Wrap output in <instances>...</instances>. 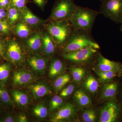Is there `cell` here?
I'll use <instances>...</instances> for the list:
<instances>
[{"label": "cell", "instance_id": "cell-20", "mask_svg": "<svg viewBox=\"0 0 122 122\" xmlns=\"http://www.w3.org/2000/svg\"><path fill=\"white\" fill-rule=\"evenodd\" d=\"M32 29L25 22L20 21L12 26V32L17 37L25 39L34 32Z\"/></svg>", "mask_w": 122, "mask_h": 122}, {"label": "cell", "instance_id": "cell-36", "mask_svg": "<svg viewBox=\"0 0 122 122\" xmlns=\"http://www.w3.org/2000/svg\"><path fill=\"white\" fill-rule=\"evenodd\" d=\"M5 38L0 39V57L5 61Z\"/></svg>", "mask_w": 122, "mask_h": 122}, {"label": "cell", "instance_id": "cell-42", "mask_svg": "<svg viewBox=\"0 0 122 122\" xmlns=\"http://www.w3.org/2000/svg\"><path fill=\"white\" fill-rule=\"evenodd\" d=\"M4 107L0 103V114H1L2 113Z\"/></svg>", "mask_w": 122, "mask_h": 122}, {"label": "cell", "instance_id": "cell-28", "mask_svg": "<svg viewBox=\"0 0 122 122\" xmlns=\"http://www.w3.org/2000/svg\"><path fill=\"white\" fill-rule=\"evenodd\" d=\"M70 70L74 80L77 83L82 81L86 76V71L81 67H73Z\"/></svg>", "mask_w": 122, "mask_h": 122}, {"label": "cell", "instance_id": "cell-3", "mask_svg": "<svg viewBox=\"0 0 122 122\" xmlns=\"http://www.w3.org/2000/svg\"><path fill=\"white\" fill-rule=\"evenodd\" d=\"M90 33L84 31L73 30L63 46V53L73 52L89 46H92L97 49H100V46L92 38Z\"/></svg>", "mask_w": 122, "mask_h": 122}, {"label": "cell", "instance_id": "cell-7", "mask_svg": "<svg viewBox=\"0 0 122 122\" xmlns=\"http://www.w3.org/2000/svg\"><path fill=\"white\" fill-rule=\"evenodd\" d=\"M99 14L117 24L122 21V0H103L102 1Z\"/></svg>", "mask_w": 122, "mask_h": 122}, {"label": "cell", "instance_id": "cell-27", "mask_svg": "<svg viewBox=\"0 0 122 122\" xmlns=\"http://www.w3.org/2000/svg\"><path fill=\"white\" fill-rule=\"evenodd\" d=\"M21 11L11 7H10L8 10L7 20L11 26H13L16 23L20 21Z\"/></svg>", "mask_w": 122, "mask_h": 122}, {"label": "cell", "instance_id": "cell-40", "mask_svg": "<svg viewBox=\"0 0 122 122\" xmlns=\"http://www.w3.org/2000/svg\"><path fill=\"white\" fill-rule=\"evenodd\" d=\"M17 122H28V119L26 115L24 114H20L17 116Z\"/></svg>", "mask_w": 122, "mask_h": 122}, {"label": "cell", "instance_id": "cell-37", "mask_svg": "<svg viewBox=\"0 0 122 122\" xmlns=\"http://www.w3.org/2000/svg\"><path fill=\"white\" fill-rule=\"evenodd\" d=\"M11 2V0H0V7L5 9H8Z\"/></svg>", "mask_w": 122, "mask_h": 122}, {"label": "cell", "instance_id": "cell-8", "mask_svg": "<svg viewBox=\"0 0 122 122\" xmlns=\"http://www.w3.org/2000/svg\"><path fill=\"white\" fill-rule=\"evenodd\" d=\"M98 50L89 46L73 52L63 53L61 55L63 58L73 63L85 64L89 62L96 56Z\"/></svg>", "mask_w": 122, "mask_h": 122}, {"label": "cell", "instance_id": "cell-22", "mask_svg": "<svg viewBox=\"0 0 122 122\" xmlns=\"http://www.w3.org/2000/svg\"><path fill=\"white\" fill-rule=\"evenodd\" d=\"M74 98L77 104L81 107H86L91 105V99L81 89L75 92Z\"/></svg>", "mask_w": 122, "mask_h": 122}, {"label": "cell", "instance_id": "cell-39", "mask_svg": "<svg viewBox=\"0 0 122 122\" xmlns=\"http://www.w3.org/2000/svg\"><path fill=\"white\" fill-rule=\"evenodd\" d=\"M33 1L35 4L41 9H44L45 5L48 2L47 0H33Z\"/></svg>", "mask_w": 122, "mask_h": 122}, {"label": "cell", "instance_id": "cell-41", "mask_svg": "<svg viewBox=\"0 0 122 122\" xmlns=\"http://www.w3.org/2000/svg\"><path fill=\"white\" fill-rule=\"evenodd\" d=\"M119 93L120 94V98H119V99H118L120 101V102L121 103L122 105V85L121 87H120Z\"/></svg>", "mask_w": 122, "mask_h": 122}, {"label": "cell", "instance_id": "cell-29", "mask_svg": "<svg viewBox=\"0 0 122 122\" xmlns=\"http://www.w3.org/2000/svg\"><path fill=\"white\" fill-rule=\"evenodd\" d=\"M32 113L36 117L41 119H44L48 116V110L43 104H38L33 108Z\"/></svg>", "mask_w": 122, "mask_h": 122}, {"label": "cell", "instance_id": "cell-46", "mask_svg": "<svg viewBox=\"0 0 122 122\" xmlns=\"http://www.w3.org/2000/svg\"><path fill=\"white\" fill-rule=\"evenodd\" d=\"M1 59H2V58H1L0 57V61Z\"/></svg>", "mask_w": 122, "mask_h": 122}, {"label": "cell", "instance_id": "cell-15", "mask_svg": "<svg viewBox=\"0 0 122 122\" xmlns=\"http://www.w3.org/2000/svg\"><path fill=\"white\" fill-rule=\"evenodd\" d=\"M29 89L35 99H38L52 93L50 87L46 83L37 82L30 85Z\"/></svg>", "mask_w": 122, "mask_h": 122}, {"label": "cell", "instance_id": "cell-38", "mask_svg": "<svg viewBox=\"0 0 122 122\" xmlns=\"http://www.w3.org/2000/svg\"><path fill=\"white\" fill-rule=\"evenodd\" d=\"M8 10L0 7V20H7Z\"/></svg>", "mask_w": 122, "mask_h": 122}, {"label": "cell", "instance_id": "cell-11", "mask_svg": "<svg viewBox=\"0 0 122 122\" xmlns=\"http://www.w3.org/2000/svg\"><path fill=\"white\" fill-rule=\"evenodd\" d=\"M35 77L31 71L28 70H16L12 73L11 81L16 86H22L30 85L35 80Z\"/></svg>", "mask_w": 122, "mask_h": 122}, {"label": "cell", "instance_id": "cell-13", "mask_svg": "<svg viewBox=\"0 0 122 122\" xmlns=\"http://www.w3.org/2000/svg\"><path fill=\"white\" fill-rule=\"evenodd\" d=\"M120 87L119 82L113 80L104 83L100 93L101 99L107 101L116 98L119 93Z\"/></svg>", "mask_w": 122, "mask_h": 122}, {"label": "cell", "instance_id": "cell-10", "mask_svg": "<svg viewBox=\"0 0 122 122\" xmlns=\"http://www.w3.org/2000/svg\"><path fill=\"white\" fill-rule=\"evenodd\" d=\"M76 108L73 104L67 103L64 105L52 116L51 122H61L69 121L75 118Z\"/></svg>", "mask_w": 122, "mask_h": 122}, {"label": "cell", "instance_id": "cell-18", "mask_svg": "<svg viewBox=\"0 0 122 122\" xmlns=\"http://www.w3.org/2000/svg\"><path fill=\"white\" fill-rule=\"evenodd\" d=\"M66 66L62 61L57 58H53L51 61L49 68V76L50 78H56L63 74Z\"/></svg>", "mask_w": 122, "mask_h": 122}, {"label": "cell", "instance_id": "cell-47", "mask_svg": "<svg viewBox=\"0 0 122 122\" xmlns=\"http://www.w3.org/2000/svg\"><path fill=\"white\" fill-rule=\"evenodd\" d=\"M100 0L102 2V1H103V0Z\"/></svg>", "mask_w": 122, "mask_h": 122}, {"label": "cell", "instance_id": "cell-4", "mask_svg": "<svg viewBox=\"0 0 122 122\" xmlns=\"http://www.w3.org/2000/svg\"><path fill=\"white\" fill-rule=\"evenodd\" d=\"M5 61L16 66L25 62V55L22 46L15 38H5Z\"/></svg>", "mask_w": 122, "mask_h": 122}, {"label": "cell", "instance_id": "cell-43", "mask_svg": "<svg viewBox=\"0 0 122 122\" xmlns=\"http://www.w3.org/2000/svg\"><path fill=\"white\" fill-rule=\"evenodd\" d=\"M120 24H121V25L120 26V30L121 31H122V21Z\"/></svg>", "mask_w": 122, "mask_h": 122}, {"label": "cell", "instance_id": "cell-21", "mask_svg": "<svg viewBox=\"0 0 122 122\" xmlns=\"http://www.w3.org/2000/svg\"><path fill=\"white\" fill-rule=\"evenodd\" d=\"M13 66L8 61L0 62V86L5 87L10 78Z\"/></svg>", "mask_w": 122, "mask_h": 122}, {"label": "cell", "instance_id": "cell-9", "mask_svg": "<svg viewBox=\"0 0 122 122\" xmlns=\"http://www.w3.org/2000/svg\"><path fill=\"white\" fill-rule=\"evenodd\" d=\"M95 68L93 69L99 71H114L120 73L122 71V64L111 61L100 53L97 54L95 60Z\"/></svg>", "mask_w": 122, "mask_h": 122}, {"label": "cell", "instance_id": "cell-1", "mask_svg": "<svg viewBox=\"0 0 122 122\" xmlns=\"http://www.w3.org/2000/svg\"><path fill=\"white\" fill-rule=\"evenodd\" d=\"M99 14L96 10L77 5L76 11L69 21L74 30L91 33L95 19Z\"/></svg>", "mask_w": 122, "mask_h": 122}, {"label": "cell", "instance_id": "cell-5", "mask_svg": "<svg viewBox=\"0 0 122 122\" xmlns=\"http://www.w3.org/2000/svg\"><path fill=\"white\" fill-rule=\"evenodd\" d=\"M99 112L100 122H116L122 119V105L116 98L106 101Z\"/></svg>", "mask_w": 122, "mask_h": 122}, {"label": "cell", "instance_id": "cell-30", "mask_svg": "<svg viewBox=\"0 0 122 122\" xmlns=\"http://www.w3.org/2000/svg\"><path fill=\"white\" fill-rule=\"evenodd\" d=\"M64 105L62 98L58 95H55L50 102L49 110L51 112L58 110Z\"/></svg>", "mask_w": 122, "mask_h": 122}, {"label": "cell", "instance_id": "cell-26", "mask_svg": "<svg viewBox=\"0 0 122 122\" xmlns=\"http://www.w3.org/2000/svg\"><path fill=\"white\" fill-rule=\"evenodd\" d=\"M94 72L99 77V81L102 83H106L113 80L117 77H120V73L114 71H99L93 69Z\"/></svg>", "mask_w": 122, "mask_h": 122}, {"label": "cell", "instance_id": "cell-12", "mask_svg": "<svg viewBox=\"0 0 122 122\" xmlns=\"http://www.w3.org/2000/svg\"><path fill=\"white\" fill-rule=\"evenodd\" d=\"M48 59L38 53L31 55L28 60L29 66L36 74L43 75L45 74Z\"/></svg>", "mask_w": 122, "mask_h": 122}, {"label": "cell", "instance_id": "cell-32", "mask_svg": "<svg viewBox=\"0 0 122 122\" xmlns=\"http://www.w3.org/2000/svg\"><path fill=\"white\" fill-rule=\"evenodd\" d=\"M12 27L7 20H0V34L3 37L9 36L12 33Z\"/></svg>", "mask_w": 122, "mask_h": 122}, {"label": "cell", "instance_id": "cell-45", "mask_svg": "<svg viewBox=\"0 0 122 122\" xmlns=\"http://www.w3.org/2000/svg\"><path fill=\"white\" fill-rule=\"evenodd\" d=\"M120 77H122V73H121V74H120Z\"/></svg>", "mask_w": 122, "mask_h": 122}, {"label": "cell", "instance_id": "cell-6", "mask_svg": "<svg viewBox=\"0 0 122 122\" xmlns=\"http://www.w3.org/2000/svg\"><path fill=\"white\" fill-rule=\"evenodd\" d=\"M77 7L74 0H57L48 21H69Z\"/></svg>", "mask_w": 122, "mask_h": 122}, {"label": "cell", "instance_id": "cell-19", "mask_svg": "<svg viewBox=\"0 0 122 122\" xmlns=\"http://www.w3.org/2000/svg\"><path fill=\"white\" fill-rule=\"evenodd\" d=\"M10 95L14 103L17 106L25 107L28 106L30 102L28 95L19 90L13 89L10 92Z\"/></svg>", "mask_w": 122, "mask_h": 122}, {"label": "cell", "instance_id": "cell-14", "mask_svg": "<svg viewBox=\"0 0 122 122\" xmlns=\"http://www.w3.org/2000/svg\"><path fill=\"white\" fill-rule=\"evenodd\" d=\"M20 21L32 28H38L45 24L44 20L39 18L33 13L27 6L21 11Z\"/></svg>", "mask_w": 122, "mask_h": 122}, {"label": "cell", "instance_id": "cell-24", "mask_svg": "<svg viewBox=\"0 0 122 122\" xmlns=\"http://www.w3.org/2000/svg\"><path fill=\"white\" fill-rule=\"evenodd\" d=\"M0 103L7 109H12L14 107V103L11 95L5 87L0 86Z\"/></svg>", "mask_w": 122, "mask_h": 122}, {"label": "cell", "instance_id": "cell-31", "mask_svg": "<svg viewBox=\"0 0 122 122\" xmlns=\"http://www.w3.org/2000/svg\"><path fill=\"white\" fill-rule=\"evenodd\" d=\"M82 118L84 122H95L97 118L96 111L92 108L85 110L82 112Z\"/></svg>", "mask_w": 122, "mask_h": 122}, {"label": "cell", "instance_id": "cell-44", "mask_svg": "<svg viewBox=\"0 0 122 122\" xmlns=\"http://www.w3.org/2000/svg\"><path fill=\"white\" fill-rule=\"evenodd\" d=\"M2 38H3V37L2 36H1V35H0V39Z\"/></svg>", "mask_w": 122, "mask_h": 122}, {"label": "cell", "instance_id": "cell-25", "mask_svg": "<svg viewBox=\"0 0 122 122\" xmlns=\"http://www.w3.org/2000/svg\"><path fill=\"white\" fill-rule=\"evenodd\" d=\"M71 80V77L68 74H63L57 77L53 83L54 90L56 93L61 91Z\"/></svg>", "mask_w": 122, "mask_h": 122}, {"label": "cell", "instance_id": "cell-23", "mask_svg": "<svg viewBox=\"0 0 122 122\" xmlns=\"http://www.w3.org/2000/svg\"><path fill=\"white\" fill-rule=\"evenodd\" d=\"M82 86L88 92L94 94L98 90L99 85L97 79L91 75H89L85 78Z\"/></svg>", "mask_w": 122, "mask_h": 122}, {"label": "cell", "instance_id": "cell-17", "mask_svg": "<svg viewBox=\"0 0 122 122\" xmlns=\"http://www.w3.org/2000/svg\"><path fill=\"white\" fill-rule=\"evenodd\" d=\"M56 46L52 37L47 31L42 33L41 50L45 55L50 57L54 54Z\"/></svg>", "mask_w": 122, "mask_h": 122}, {"label": "cell", "instance_id": "cell-16", "mask_svg": "<svg viewBox=\"0 0 122 122\" xmlns=\"http://www.w3.org/2000/svg\"><path fill=\"white\" fill-rule=\"evenodd\" d=\"M25 39V47L29 50L37 53L41 50L42 33L40 32H33Z\"/></svg>", "mask_w": 122, "mask_h": 122}, {"label": "cell", "instance_id": "cell-34", "mask_svg": "<svg viewBox=\"0 0 122 122\" xmlns=\"http://www.w3.org/2000/svg\"><path fill=\"white\" fill-rule=\"evenodd\" d=\"M74 90V85L73 84H70L61 90L59 96L62 98L67 97L73 93Z\"/></svg>", "mask_w": 122, "mask_h": 122}, {"label": "cell", "instance_id": "cell-2", "mask_svg": "<svg viewBox=\"0 0 122 122\" xmlns=\"http://www.w3.org/2000/svg\"><path fill=\"white\" fill-rule=\"evenodd\" d=\"M45 25L56 46H64L73 31L71 24L67 20L48 21Z\"/></svg>", "mask_w": 122, "mask_h": 122}, {"label": "cell", "instance_id": "cell-33", "mask_svg": "<svg viewBox=\"0 0 122 122\" xmlns=\"http://www.w3.org/2000/svg\"><path fill=\"white\" fill-rule=\"evenodd\" d=\"M31 2L29 0H11L10 7L22 11L28 3Z\"/></svg>", "mask_w": 122, "mask_h": 122}, {"label": "cell", "instance_id": "cell-35", "mask_svg": "<svg viewBox=\"0 0 122 122\" xmlns=\"http://www.w3.org/2000/svg\"><path fill=\"white\" fill-rule=\"evenodd\" d=\"M0 122H17V117L11 113L4 115L0 118Z\"/></svg>", "mask_w": 122, "mask_h": 122}]
</instances>
